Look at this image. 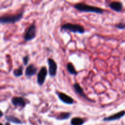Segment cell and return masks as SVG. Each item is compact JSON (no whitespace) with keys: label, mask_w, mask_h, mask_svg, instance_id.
I'll return each instance as SVG.
<instances>
[{"label":"cell","mask_w":125,"mask_h":125,"mask_svg":"<svg viewBox=\"0 0 125 125\" xmlns=\"http://www.w3.org/2000/svg\"><path fill=\"white\" fill-rule=\"evenodd\" d=\"M57 95L59 100L63 103L67 104H73L74 103V100L71 96H68L64 93L57 92Z\"/></svg>","instance_id":"obj_7"},{"label":"cell","mask_w":125,"mask_h":125,"mask_svg":"<svg viewBox=\"0 0 125 125\" xmlns=\"http://www.w3.org/2000/svg\"><path fill=\"white\" fill-rule=\"evenodd\" d=\"M74 7L78 10L84 12H93V13H99L101 14L104 12L103 9L100 8L95 6H92L89 4L84 3V2H79L74 5Z\"/></svg>","instance_id":"obj_1"},{"label":"cell","mask_w":125,"mask_h":125,"mask_svg":"<svg viewBox=\"0 0 125 125\" xmlns=\"http://www.w3.org/2000/svg\"><path fill=\"white\" fill-rule=\"evenodd\" d=\"M125 115V111H120V112H117V113L115 114L106 117V118H104L103 120L107 121V122L117 120H119L120 119V118H122V117H124Z\"/></svg>","instance_id":"obj_10"},{"label":"cell","mask_w":125,"mask_h":125,"mask_svg":"<svg viewBox=\"0 0 125 125\" xmlns=\"http://www.w3.org/2000/svg\"><path fill=\"white\" fill-rule=\"evenodd\" d=\"M23 67H20V68H17L13 70V74L16 77H20L21 76L23 75Z\"/></svg>","instance_id":"obj_17"},{"label":"cell","mask_w":125,"mask_h":125,"mask_svg":"<svg viewBox=\"0 0 125 125\" xmlns=\"http://www.w3.org/2000/svg\"><path fill=\"white\" fill-rule=\"evenodd\" d=\"M5 125H10L9 123H6V124H5Z\"/></svg>","instance_id":"obj_21"},{"label":"cell","mask_w":125,"mask_h":125,"mask_svg":"<svg viewBox=\"0 0 125 125\" xmlns=\"http://www.w3.org/2000/svg\"><path fill=\"white\" fill-rule=\"evenodd\" d=\"M23 63H24V65H26L28 64V62H29V56H26L23 57Z\"/></svg>","instance_id":"obj_19"},{"label":"cell","mask_w":125,"mask_h":125,"mask_svg":"<svg viewBox=\"0 0 125 125\" xmlns=\"http://www.w3.org/2000/svg\"><path fill=\"white\" fill-rule=\"evenodd\" d=\"M2 116H3V113H2V112L0 111V117H2Z\"/></svg>","instance_id":"obj_20"},{"label":"cell","mask_w":125,"mask_h":125,"mask_svg":"<svg viewBox=\"0 0 125 125\" xmlns=\"http://www.w3.org/2000/svg\"><path fill=\"white\" fill-rule=\"evenodd\" d=\"M48 75V70L45 67H42L40 68V71L37 73V84L39 85H42L44 84L46 79V76Z\"/></svg>","instance_id":"obj_5"},{"label":"cell","mask_w":125,"mask_h":125,"mask_svg":"<svg viewBox=\"0 0 125 125\" xmlns=\"http://www.w3.org/2000/svg\"><path fill=\"white\" fill-rule=\"evenodd\" d=\"M115 27L119 29H125V23H118V24H115Z\"/></svg>","instance_id":"obj_18"},{"label":"cell","mask_w":125,"mask_h":125,"mask_svg":"<svg viewBox=\"0 0 125 125\" xmlns=\"http://www.w3.org/2000/svg\"><path fill=\"white\" fill-rule=\"evenodd\" d=\"M11 102L13 106H18V107H21L22 108L25 107L26 105L25 100L22 97H17V96L13 97Z\"/></svg>","instance_id":"obj_9"},{"label":"cell","mask_w":125,"mask_h":125,"mask_svg":"<svg viewBox=\"0 0 125 125\" xmlns=\"http://www.w3.org/2000/svg\"><path fill=\"white\" fill-rule=\"evenodd\" d=\"M62 30H66L73 33H79L84 34L85 32V29L83 26L79 24H73V23H65L61 26Z\"/></svg>","instance_id":"obj_2"},{"label":"cell","mask_w":125,"mask_h":125,"mask_svg":"<svg viewBox=\"0 0 125 125\" xmlns=\"http://www.w3.org/2000/svg\"><path fill=\"white\" fill-rule=\"evenodd\" d=\"M23 13H24L23 12H21V13H18L17 15L0 17V23H1V24H7V23H17L23 18Z\"/></svg>","instance_id":"obj_3"},{"label":"cell","mask_w":125,"mask_h":125,"mask_svg":"<svg viewBox=\"0 0 125 125\" xmlns=\"http://www.w3.org/2000/svg\"><path fill=\"white\" fill-rule=\"evenodd\" d=\"M73 89H74V92H75V93L77 95H79L80 96L84 98V99L88 100V101H93L92 100H90V99H89V98L87 97V96L85 94V93H84L83 88L81 87V85H79L78 83H75V84H74V85H73Z\"/></svg>","instance_id":"obj_8"},{"label":"cell","mask_w":125,"mask_h":125,"mask_svg":"<svg viewBox=\"0 0 125 125\" xmlns=\"http://www.w3.org/2000/svg\"><path fill=\"white\" fill-rule=\"evenodd\" d=\"M109 7L111 9L117 12H120L122 10V9H123V4H122V2H117V1L111 2L109 5Z\"/></svg>","instance_id":"obj_12"},{"label":"cell","mask_w":125,"mask_h":125,"mask_svg":"<svg viewBox=\"0 0 125 125\" xmlns=\"http://www.w3.org/2000/svg\"><path fill=\"white\" fill-rule=\"evenodd\" d=\"M72 115V114L70 112H61L56 117V119L59 120H64L69 118Z\"/></svg>","instance_id":"obj_13"},{"label":"cell","mask_w":125,"mask_h":125,"mask_svg":"<svg viewBox=\"0 0 125 125\" xmlns=\"http://www.w3.org/2000/svg\"><path fill=\"white\" fill-rule=\"evenodd\" d=\"M48 73L51 76H55L57 74V65L56 62L51 58L48 59Z\"/></svg>","instance_id":"obj_6"},{"label":"cell","mask_w":125,"mask_h":125,"mask_svg":"<svg viewBox=\"0 0 125 125\" xmlns=\"http://www.w3.org/2000/svg\"><path fill=\"white\" fill-rule=\"evenodd\" d=\"M36 26L34 24H31L27 29L24 35V40L25 41H30L33 40L36 36Z\"/></svg>","instance_id":"obj_4"},{"label":"cell","mask_w":125,"mask_h":125,"mask_svg":"<svg viewBox=\"0 0 125 125\" xmlns=\"http://www.w3.org/2000/svg\"><path fill=\"white\" fill-rule=\"evenodd\" d=\"M37 68L34 65L31 64L26 69L25 75L27 77H32L37 73Z\"/></svg>","instance_id":"obj_11"},{"label":"cell","mask_w":125,"mask_h":125,"mask_svg":"<svg viewBox=\"0 0 125 125\" xmlns=\"http://www.w3.org/2000/svg\"><path fill=\"white\" fill-rule=\"evenodd\" d=\"M0 125H2V123H0Z\"/></svg>","instance_id":"obj_22"},{"label":"cell","mask_w":125,"mask_h":125,"mask_svg":"<svg viewBox=\"0 0 125 125\" xmlns=\"http://www.w3.org/2000/svg\"><path fill=\"white\" fill-rule=\"evenodd\" d=\"M84 123V120L79 117H74L71 120L72 125H83Z\"/></svg>","instance_id":"obj_14"},{"label":"cell","mask_w":125,"mask_h":125,"mask_svg":"<svg viewBox=\"0 0 125 125\" xmlns=\"http://www.w3.org/2000/svg\"><path fill=\"white\" fill-rule=\"evenodd\" d=\"M67 71H68L71 74L76 75V74H78V72L76 70L74 65H73L72 63H70V62H69V63H68L67 64Z\"/></svg>","instance_id":"obj_15"},{"label":"cell","mask_w":125,"mask_h":125,"mask_svg":"<svg viewBox=\"0 0 125 125\" xmlns=\"http://www.w3.org/2000/svg\"><path fill=\"white\" fill-rule=\"evenodd\" d=\"M6 118L8 122H12L13 123H15V124H21L22 123L20 120L18 119L17 117H14V116H6Z\"/></svg>","instance_id":"obj_16"}]
</instances>
